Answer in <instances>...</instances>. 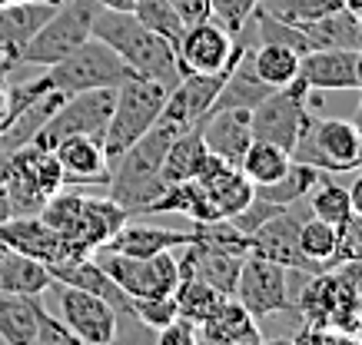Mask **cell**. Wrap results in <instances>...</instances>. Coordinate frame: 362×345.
<instances>
[{"instance_id":"6da1fadb","label":"cell","mask_w":362,"mask_h":345,"mask_svg":"<svg viewBox=\"0 0 362 345\" xmlns=\"http://www.w3.org/2000/svg\"><path fill=\"white\" fill-rule=\"evenodd\" d=\"M90 37H97V40H103V44L110 47L113 54L130 67L133 77L156 80V83H163L170 90L183 77L180 60H176V47L166 37L153 34L150 27H143L133 17V11L97 7L93 23H90Z\"/></svg>"},{"instance_id":"7a4b0ae2","label":"cell","mask_w":362,"mask_h":345,"mask_svg":"<svg viewBox=\"0 0 362 345\" xmlns=\"http://www.w3.org/2000/svg\"><path fill=\"white\" fill-rule=\"evenodd\" d=\"M180 133L173 126H166V123L156 120L153 130H146V133L136 140V143L120 153L117 159L110 163V200L127 210V216H140V212H150L156 200H160V193L166 190L163 183V156H166V146L170 140Z\"/></svg>"},{"instance_id":"3957f363","label":"cell","mask_w":362,"mask_h":345,"mask_svg":"<svg viewBox=\"0 0 362 345\" xmlns=\"http://www.w3.org/2000/svg\"><path fill=\"white\" fill-rule=\"evenodd\" d=\"M166 97H170V87L156 83V80H146V77H130L117 87L113 113H110V120H107L103 136H100L107 163H113L120 153H127L146 130H153L160 113H163Z\"/></svg>"},{"instance_id":"277c9868","label":"cell","mask_w":362,"mask_h":345,"mask_svg":"<svg viewBox=\"0 0 362 345\" xmlns=\"http://www.w3.org/2000/svg\"><path fill=\"white\" fill-rule=\"evenodd\" d=\"M130 77H133L130 67L103 40H97V37L83 40L77 50H70L64 60H57L54 67H47V73H44L47 87L64 93V97L83 93V90L120 87L123 80H130Z\"/></svg>"},{"instance_id":"5b68a950","label":"cell","mask_w":362,"mask_h":345,"mask_svg":"<svg viewBox=\"0 0 362 345\" xmlns=\"http://www.w3.org/2000/svg\"><path fill=\"white\" fill-rule=\"evenodd\" d=\"M90 256L97 259L103 272L120 286L127 299H163V296H173L176 286H180V262H176L173 249H163L156 256L140 259L100 246Z\"/></svg>"},{"instance_id":"8992f818","label":"cell","mask_w":362,"mask_h":345,"mask_svg":"<svg viewBox=\"0 0 362 345\" xmlns=\"http://www.w3.org/2000/svg\"><path fill=\"white\" fill-rule=\"evenodd\" d=\"M313 113H309V87L303 80H293L289 87L273 90L263 103L250 110V130L252 140L273 143L293 156L299 136L309 130Z\"/></svg>"},{"instance_id":"52a82bcc","label":"cell","mask_w":362,"mask_h":345,"mask_svg":"<svg viewBox=\"0 0 362 345\" xmlns=\"http://www.w3.org/2000/svg\"><path fill=\"white\" fill-rule=\"evenodd\" d=\"M97 13V0H66L64 7L50 13V20L30 37L21 50V67H54L70 50L90 40V23Z\"/></svg>"},{"instance_id":"ba28073f","label":"cell","mask_w":362,"mask_h":345,"mask_svg":"<svg viewBox=\"0 0 362 345\" xmlns=\"http://www.w3.org/2000/svg\"><path fill=\"white\" fill-rule=\"evenodd\" d=\"M293 159L309 163L322 173H349L362 167V133L352 126V120H316L309 123V130L299 136Z\"/></svg>"},{"instance_id":"9c48e42d","label":"cell","mask_w":362,"mask_h":345,"mask_svg":"<svg viewBox=\"0 0 362 345\" xmlns=\"http://www.w3.org/2000/svg\"><path fill=\"white\" fill-rule=\"evenodd\" d=\"M113 97L117 87L110 90H83V93H70L64 97V103L57 107V113L40 126V133L33 136V146L50 150L66 136H103L107 120L113 113Z\"/></svg>"},{"instance_id":"30bf717a","label":"cell","mask_w":362,"mask_h":345,"mask_svg":"<svg viewBox=\"0 0 362 345\" xmlns=\"http://www.w3.org/2000/svg\"><path fill=\"white\" fill-rule=\"evenodd\" d=\"M233 299L250 312L252 319H266L276 312H293V296H289V269L263 256H246L236 279Z\"/></svg>"},{"instance_id":"8fae6325","label":"cell","mask_w":362,"mask_h":345,"mask_svg":"<svg viewBox=\"0 0 362 345\" xmlns=\"http://www.w3.org/2000/svg\"><path fill=\"white\" fill-rule=\"evenodd\" d=\"M50 289L57 292L60 322L77 335L83 345H107L113 335L120 332L123 315L103 296L74 289V286H60V282H50Z\"/></svg>"},{"instance_id":"7c38bea8","label":"cell","mask_w":362,"mask_h":345,"mask_svg":"<svg viewBox=\"0 0 362 345\" xmlns=\"http://www.w3.org/2000/svg\"><path fill=\"white\" fill-rule=\"evenodd\" d=\"M240 40L213 20H199L183 30L176 44V60L183 73H220L240 56Z\"/></svg>"},{"instance_id":"4fadbf2b","label":"cell","mask_w":362,"mask_h":345,"mask_svg":"<svg viewBox=\"0 0 362 345\" xmlns=\"http://www.w3.org/2000/svg\"><path fill=\"white\" fill-rule=\"evenodd\" d=\"M306 216L309 212H296L293 206H286L283 212H276L269 223H263L250 236L252 239L250 253L252 256L273 259V262H279V266H286V269H299V272H306V276H319L316 269L303 259V253H299V246H296L299 226H303Z\"/></svg>"},{"instance_id":"5bb4252c","label":"cell","mask_w":362,"mask_h":345,"mask_svg":"<svg viewBox=\"0 0 362 345\" xmlns=\"http://www.w3.org/2000/svg\"><path fill=\"white\" fill-rule=\"evenodd\" d=\"M0 243L13 249V253H23L30 259H40L44 266H54L60 259H74L77 253L64 243V236L50 229V226L40 219V216H11L0 223Z\"/></svg>"},{"instance_id":"9a60e30c","label":"cell","mask_w":362,"mask_h":345,"mask_svg":"<svg viewBox=\"0 0 362 345\" xmlns=\"http://www.w3.org/2000/svg\"><path fill=\"white\" fill-rule=\"evenodd\" d=\"M54 156L64 173V186H107L110 163L97 136H66L54 146Z\"/></svg>"},{"instance_id":"2e32d148","label":"cell","mask_w":362,"mask_h":345,"mask_svg":"<svg viewBox=\"0 0 362 345\" xmlns=\"http://www.w3.org/2000/svg\"><path fill=\"white\" fill-rule=\"evenodd\" d=\"M203 143L213 156H220L223 163L240 167L243 153L252 143V130H250V110L233 107V110H213L197 123Z\"/></svg>"},{"instance_id":"e0dca14e","label":"cell","mask_w":362,"mask_h":345,"mask_svg":"<svg viewBox=\"0 0 362 345\" xmlns=\"http://www.w3.org/2000/svg\"><path fill=\"white\" fill-rule=\"evenodd\" d=\"M243 259L236 253H220V249H209L199 243H187L183 246V256L180 262V279H199L213 289H220L223 296H233L236 289V279H240Z\"/></svg>"},{"instance_id":"ac0fdd59","label":"cell","mask_w":362,"mask_h":345,"mask_svg":"<svg viewBox=\"0 0 362 345\" xmlns=\"http://www.w3.org/2000/svg\"><path fill=\"white\" fill-rule=\"evenodd\" d=\"M47 269H50L54 282H60V286H74V289H83V292H93V296H103V299L110 302L120 315H130V299L123 296L120 286L103 272V266H100L93 256L60 259V262H54V266H47Z\"/></svg>"},{"instance_id":"d6986e66","label":"cell","mask_w":362,"mask_h":345,"mask_svg":"<svg viewBox=\"0 0 362 345\" xmlns=\"http://www.w3.org/2000/svg\"><path fill=\"white\" fill-rule=\"evenodd\" d=\"M309 87L316 90H356V50H309L299 56V73Z\"/></svg>"},{"instance_id":"ffe728a7","label":"cell","mask_w":362,"mask_h":345,"mask_svg":"<svg viewBox=\"0 0 362 345\" xmlns=\"http://www.w3.org/2000/svg\"><path fill=\"white\" fill-rule=\"evenodd\" d=\"M54 11L57 7H50L44 0H21V4H4L0 7V47L17 60V67H21V50L50 20Z\"/></svg>"},{"instance_id":"44dd1931","label":"cell","mask_w":362,"mask_h":345,"mask_svg":"<svg viewBox=\"0 0 362 345\" xmlns=\"http://www.w3.org/2000/svg\"><path fill=\"white\" fill-rule=\"evenodd\" d=\"M259 339L256 319L233 296L199 325V345H256Z\"/></svg>"},{"instance_id":"7402d4cb","label":"cell","mask_w":362,"mask_h":345,"mask_svg":"<svg viewBox=\"0 0 362 345\" xmlns=\"http://www.w3.org/2000/svg\"><path fill=\"white\" fill-rule=\"evenodd\" d=\"M187 243H193L189 229H160V226H140V223H127L117 229L107 249L123 253V256H156L163 249H183Z\"/></svg>"},{"instance_id":"603a6c76","label":"cell","mask_w":362,"mask_h":345,"mask_svg":"<svg viewBox=\"0 0 362 345\" xmlns=\"http://www.w3.org/2000/svg\"><path fill=\"white\" fill-rule=\"evenodd\" d=\"M306 34L309 50H362V27L359 17H352L346 7L326 13L319 20L296 23Z\"/></svg>"},{"instance_id":"cb8c5ba5","label":"cell","mask_w":362,"mask_h":345,"mask_svg":"<svg viewBox=\"0 0 362 345\" xmlns=\"http://www.w3.org/2000/svg\"><path fill=\"white\" fill-rule=\"evenodd\" d=\"M209 159V150L203 143V133L199 126H189V130H180V133L170 140L163 156V183L173 186V183H187V179H197L203 173Z\"/></svg>"},{"instance_id":"d4e9b609","label":"cell","mask_w":362,"mask_h":345,"mask_svg":"<svg viewBox=\"0 0 362 345\" xmlns=\"http://www.w3.org/2000/svg\"><path fill=\"white\" fill-rule=\"evenodd\" d=\"M40 309H44L40 296H7V292H0V342L33 345Z\"/></svg>"},{"instance_id":"484cf974","label":"cell","mask_w":362,"mask_h":345,"mask_svg":"<svg viewBox=\"0 0 362 345\" xmlns=\"http://www.w3.org/2000/svg\"><path fill=\"white\" fill-rule=\"evenodd\" d=\"M50 282L54 276L40 259H30L13 249H7V256L0 259V292L7 296H44Z\"/></svg>"},{"instance_id":"4316f807","label":"cell","mask_w":362,"mask_h":345,"mask_svg":"<svg viewBox=\"0 0 362 345\" xmlns=\"http://www.w3.org/2000/svg\"><path fill=\"white\" fill-rule=\"evenodd\" d=\"M322 169L309 167V163H299V159H289V167L279 179L266 183V186H252V196H259L266 202H276V206H296L299 200H306L309 190L319 183Z\"/></svg>"},{"instance_id":"83f0119b","label":"cell","mask_w":362,"mask_h":345,"mask_svg":"<svg viewBox=\"0 0 362 345\" xmlns=\"http://www.w3.org/2000/svg\"><path fill=\"white\" fill-rule=\"evenodd\" d=\"M336 243H339V229H336V226L316 219L313 212L303 219L296 246H299V253H303V259H306L316 272L336 269Z\"/></svg>"},{"instance_id":"f1b7e54d","label":"cell","mask_w":362,"mask_h":345,"mask_svg":"<svg viewBox=\"0 0 362 345\" xmlns=\"http://www.w3.org/2000/svg\"><path fill=\"white\" fill-rule=\"evenodd\" d=\"M252 70H256V77L263 80L269 90H283L296 80L299 54L279 44H259L252 47Z\"/></svg>"},{"instance_id":"f546056e","label":"cell","mask_w":362,"mask_h":345,"mask_svg":"<svg viewBox=\"0 0 362 345\" xmlns=\"http://www.w3.org/2000/svg\"><path fill=\"white\" fill-rule=\"evenodd\" d=\"M173 299H176V315L187 319V322H193L199 329V325L206 322L209 315L220 309L230 296H223L220 289H213V286L199 282V279H180Z\"/></svg>"},{"instance_id":"4dcf8cb0","label":"cell","mask_w":362,"mask_h":345,"mask_svg":"<svg viewBox=\"0 0 362 345\" xmlns=\"http://www.w3.org/2000/svg\"><path fill=\"white\" fill-rule=\"evenodd\" d=\"M309 212H313L316 219H322V223H329L339 229V226L352 216L349 190L339 186V183L332 179V173H322L319 183L309 190Z\"/></svg>"},{"instance_id":"1f68e13d","label":"cell","mask_w":362,"mask_h":345,"mask_svg":"<svg viewBox=\"0 0 362 345\" xmlns=\"http://www.w3.org/2000/svg\"><path fill=\"white\" fill-rule=\"evenodd\" d=\"M289 159H293V156L286 153V150H279V146L252 140L250 150H246L240 159V173L250 179L252 186H266V183H273V179L283 176L286 167H289Z\"/></svg>"},{"instance_id":"d6a6232c","label":"cell","mask_w":362,"mask_h":345,"mask_svg":"<svg viewBox=\"0 0 362 345\" xmlns=\"http://www.w3.org/2000/svg\"><path fill=\"white\" fill-rule=\"evenodd\" d=\"M193 243L220 249V253H236V256H250L252 239L246 233H240L230 219H206V223H193L189 229Z\"/></svg>"},{"instance_id":"836d02e7","label":"cell","mask_w":362,"mask_h":345,"mask_svg":"<svg viewBox=\"0 0 362 345\" xmlns=\"http://www.w3.org/2000/svg\"><path fill=\"white\" fill-rule=\"evenodd\" d=\"M133 17L143 23V27H150L153 34L166 37L170 44H180V37L187 30V23L180 20V13L170 7V0H136L133 4Z\"/></svg>"},{"instance_id":"e575fe53","label":"cell","mask_w":362,"mask_h":345,"mask_svg":"<svg viewBox=\"0 0 362 345\" xmlns=\"http://www.w3.org/2000/svg\"><path fill=\"white\" fill-rule=\"evenodd\" d=\"M259 7L266 13H273V17H279V20L306 23V20H319L326 13L339 11L342 0H259Z\"/></svg>"},{"instance_id":"d590c367","label":"cell","mask_w":362,"mask_h":345,"mask_svg":"<svg viewBox=\"0 0 362 345\" xmlns=\"http://www.w3.org/2000/svg\"><path fill=\"white\" fill-rule=\"evenodd\" d=\"M130 315L146 329H163L176 319V299L163 296V299H130Z\"/></svg>"},{"instance_id":"8d00e7d4","label":"cell","mask_w":362,"mask_h":345,"mask_svg":"<svg viewBox=\"0 0 362 345\" xmlns=\"http://www.w3.org/2000/svg\"><path fill=\"white\" fill-rule=\"evenodd\" d=\"M256 7H259V0H209V17L220 27H226L230 34H240Z\"/></svg>"},{"instance_id":"74e56055","label":"cell","mask_w":362,"mask_h":345,"mask_svg":"<svg viewBox=\"0 0 362 345\" xmlns=\"http://www.w3.org/2000/svg\"><path fill=\"white\" fill-rule=\"evenodd\" d=\"M342 262H362V216L352 212L339 226V243H336V266Z\"/></svg>"},{"instance_id":"f35d334b","label":"cell","mask_w":362,"mask_h":345,"mask_svg":"<svg viewBox=\"0 0 362 345\" xmlns=\"http://www.w3.org/2000/svg\"><path fill=\"white\" fill-rule=\"evenodd\" d=\"M33 345H83L77 335L70 332L57 315L47 312V305L40 309V319H37V335H33Z\"/></svg>"},{"instance_id":"ab89813d","label":"cell","mask_w":362,"mask_h":345,"mask_svg":"<svg viewBox=\"0 0 362 345\" xmlns=\"http://www.w3.org/2000/svg\"><path fill=\"white\" fill-rule=\"evenodd\" d=\"M153 345H199V329L193 322H187V319L176 315L170 325L156 329Z\"/></svg>"},{"instance_id":"60d3db41","label":"cell","mask_w":362,"mask_h":345,"mask_svg":"<svg viewBox=\"0 0 362 345\" xmlns=\"http://www.w3.org/2000/svg\"><path fill=\"white\" fill-rule=\"evenodd\" d=\"M170 7L180 13V20L193 27L199 20H209V0H170Z\"/></svg>"},{"instance_id":"b9f144b4","label":"cell","mask_w":362,"mask_h":345,"mask_svg":"<svg viewBox=\"0 0 362 345\" xmlns=\"http://www.w3.org/2000/svg\"><path fill=\"white\" fill-rule=\"evenodd\" d=\"M130 322L133 325L127 329V332H117L107 345H153V335H156L153 329H146L143 322H136L133 315H130Z\"/></svg>"},{"instance_id":"7bdbcfd3","label":"cell","mask_w":362,"mask_h":345,"mask_svg":"<svg viewBox=\"0 0 362 345\" xmlns=\"http://www.w3.org/2000/svg\"><path fill=\"white\" fill-rule=\"evenodd\" d=\"M329 339H332V329H326V325H319V322H306L293 342L296 345H329Z\"/></svg>"},{"instance_id":"ee69618b","label":"cell","mask_w":362,"mask_h":345,"mask_svg":"<svg viewBox=\"0 0 362 345\" xmlns=\"http://www.w3.org/2000/svg\"><path fill=\"white\" fill-rule=\"evenodd\" d=\"M349 200H352V212H359V216H362V173L356 176V183L349 186Z\"/></svg>"},{"instance_id":"f6af8a7d","label":"cell","mask_w":362,"mask_h":345,"mask_svg":"<svg viewBox=\"0 0 362 345\" xmlns=\"http://www.w3.org/2000/svg\"><path fill=\"white\" fill-rule=\"evenodd\" d=\"M13 67H17V60H13V56L7 54L4 47H0V80H7V77H11Z\"/></svg>"},{"instance_id":"bcb514c9","label":"cell","mask_w":362,"mask_h":345,"mask_svg":"<svg viewBox=\"0 0 362 345\" xmlns=\"http://www.w3.org/2000/svg\"><path fill=\"white\" fill-rule=\"evenodd\" d=\"M329 345H362V339L356 332H332Z\"/></svg>"},{"instance_id":"7dc6e473","label":"cell","mask_w":362,"mask_h":345,"mask_svg":"<svg viewBox=\"0 0 362 345\" xmlns=\"http://www.w3.org/2000/svg\"><path fill=\"white\" fill-rule=\"evenodd\" d=\"M136 0H97V7H107V11H133Z\"/></svg>"},{"instance_id":"c3c4849f","label":"cell","mask_w":362,"mask_h":345,"mask_svg":"<svg viewBox=\"0 0 362 345\" xmlns=\"http://www.w3.org/2000/svg\"><path fill=\"white\" fill-rule=\"evenodd\" d=\"M342 7H346L352 17H359L362 20V0H342Z\"/></svg>"},{"instance_id":"681fc988","label":"cell","mask_w":362,"mask_h":345,"mask_svg":"<svg viewBox=\"0 0 362 345\" xmlns=\"http://www.w3.org/2000/svg\"><path fill=\"white\" fill-rule=\"evenodd\" d=\"M352 332L362 339V299H359V305H356V315H352Z\"/></svg>"},{"instance_id":"f907efd6","label":"cell","mask_w":362,"mask_h":345,"mask_svg":"<svg viewBox=\"0 0 362 345\" xmlns=\"http://www.w3.org/2000/svg\"><path fill=\"white\" fill-rule=\"evenodd\" d=\"M356 90L362 93V50H356Z\"/></svg>"},{"instance_id":"816d5d0a","label":"cell","mask_w":362,"mask_h":345,"mask_svg":"<svg viewBox=\"0 0 362 345\" xmlns=\"http://www.w3.org/2000/svg\"><path fill=\"white\" fill-rule=\"evenodd\" d=\"M4 113H7V83L0 80V120H4Z\"/></svg>"},{"instance_id":"f5cc1de1","label":"cell","mask_w":362,"mask_h":345,"mask_svg":"<svg viewBox=\"0 0 362 345\" xmlns=\"http://www.w3.org/2000/svg\"><path fill=\"white\" fill-rule=\"evenodd\" d=\"M352 126L362 133V100H359V107H356V116H352Z\"/></svg>"},{"instance_id":"db71d44e","label":"cell","mask_w":362,"mask_h":345,"mask_svg":"<svg viewBox=\"0 0 362 345\" xmlns=\"http://www.w3.org/2000/svg\"><path fill=\"white\" fill-rule=\"evenodd\" d=\"M256 345H296V342H289V339H269V342H266V339H259Z\"/></svg>"},{"instance_id":"11a10c76","label":"cell","mask_w":362,"mask_h":345,"mask_svg":"<svg viewBox=\"0 0 362 345\" xmlns=\"http://www.w3.org/2000/svg\"><path fill=\"white\" fill-rule=\"evenodd\" d=\"M44 4H50V7H64L66 0H44Z\"/></svg>"},{"instance_id":"9f6ffc18","label":"cell","mask_w":362,"mask_h":345,"mask_svg":"<svg viewBox=\"0 0 362 345\" xmlns=\"http://www.w3.org/2000/svg\"><path fill=\"white\" fill-rule=\"evenodd\" d=\"M4 256H7V246H4V243H0V259H4Z\"/></svg>"},{"instance_id":"6f0895ef","label":"cell","mask_w":362,"mask_h":345,"mask_svg":"<svg viewBox=\"0 0 362 345\" xmlns=\"http://www.w3.org/2000/svg\"><path fill=\"white\" fill-rule=\"evenodd\" d=\"M4 4H21V0H0V7H4Z\"/></svg>"},{"instance_id":"680465c9","label":"cell","mask_w":362,"mask_h":345,"mask_svg":"<svg viewBox=\"0 0 362 345\" xmlns=\"http://www.w3.org/2000/svg\"><path fill=\"white\" fill-rule=\"evenodd\" d=\"M359 27H362V20H359Z\"/></svg>"}]
</instances>
